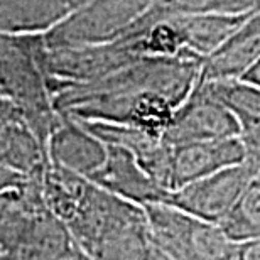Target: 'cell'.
<instances>
[{"label":"cell","mask_w":260,"mask_h":260,"mask_svg":"<svg viewBox=\"0 0 260 260\" xmlns=\"http://www.w3.org/2000/svg\"><path fill=\"white\" fill-rule=\"evenodd\" d=\"M203 58H144L98 80L63 88L54 108L76 122L137 128L162 139L176 110L201 78Z\"/></svg>","instance_id":"obj_1"},{"label":"cell","mask_w":260,"mask_h":260,"mask_svg":"<svg viewBox=\"0 0 260 260\" xmlns=\"http://www.w3.org/2000/svg\"><path fill=\"white\" fill-rule=\"evenodd\" d=\"M0 95L19 108L48 150L49 139L63 125L64 117L51 100L44 36H0Z\"/></svg>","instance_id":"obj_2"},{"label":"cell","mask_w":260,"mask_h":260,"mask_svg":"<svg viewBox=\"0 0 260 260\" xmlns=\"http://www.w3.org/2000/svg\"><path fill=\"white\" fill-rule=\"evenodd\" d=\"M68 228L48 210L27 178L0 200V260H70L80 255Z\"/></svg>","instance_id":"obj_3"},{"label":"cell","mask_w":260,"mask_h":260,"mask_svg":"<svg viewBox=\"0 0 260 260\" xmlns=\"http://www.w3.org/2000/svg\"><path fill=\"white\" fill-rule=\"evenodd\" d=\"M157 245L174 260H238V243L218 225L166 205L142 206Z\"/></svg>","instance_id":"obj_4"},{"label":"cell","mask_w":260,"mask_h":260,"mask_svg":"<svg viewBox=\"0 0 260 260\" xmlns=\"http://www.w3.org/2000/svg\"><path fill=\"white\" fill-rule=\"evenodd\" d=\"M149 2H81L49 34L44 36L48 49H75L102 46L117 39Z\"/></svg>","instance_id":"obj_5"},{"label":"cell","mask_w":260,"mask_h":260,"mask_svg":"<svg viewBox=\"0 0 260 260\" xmlns=\"http://www.w3.org/2000/svg\"><path fill=\"white\" fill-rule=\"evenodd\" d=\"M253 174L245 166H233L184 188L169 191L162 205L201 221L220 226L240 200Z\"/></svg>","instance_id":"obj_6"},{"label":"cell","mask_w":260,"mask_h":260,"mask_svg":"<svg viewBox=\"0 0 260 260\" xmlns=\"http://www.w3.org/2000/svg\"><path fill=\"white\" fill-rule=\"evenodd\" d=\"M240 125L235 117L211 95L206 81L200 78L193 91L176 110L168 130L162 135L169 147L194 142L235 139Z\"/></svg>","instance_id":"obj_7"},{"label":"cell","mask_w":260,"mask_h":260,"mask_svg":"<svg viewBox=\"0 0 260 260\" xmlns=\"http://www.w3.org/2000/svg\"><path fill=\"white\" fill-rule=\"evenodd\" d=\"M240 164H243V149L238 137L176 145L171 147L168 189L176 191Z\"/></svg>","instance_id":"obj_8"},{"label":"cell","mask_w":260,"mask_h":260,"mask_svg":"<svg viewBox=\"0 0 260 260\" xmlns=\"http://www.w3.org/2000/svg\"><path fill=\"white\" fill-rule=\"evenodd\" d=\"M105 162L86 179L98 188L139 206L162 205L169 191L150 179L128 150L108 144H105Z\"/></svg>","instance_id":"obj_9"},{"label":"cell","mask_w":260,"mask_h":260,"mask_svg":"<svg viewBox=\"0 0 260 260\" xmlns=\"http://www.w3.org/2000/svg\"><path fill=\"white\" fill-rule=\"evenodd\" d=\"M46 150L20 110L9 100H0V168L29 178L46 162Z\"/></svg>","instance_id":"obj_10"},{"label":"cell","mask_w":260,"mask_h":260,"mask_svg":"<svg viewBox=\"0 0 260 260\" xmlns=\"http://www.w3.org/2000/svg\"><path fill=\"white\" fill-rule=\"evenodd\" d=\"M260 59V9L253 12L230 39L203 61L205 81L240 80Z\"/></svg>","instance_id":"obj_11"},{"label":"cell","mask_w":260,"mask_h":260,"mask_svg":"<svg viewBox=\"0 0 260 260\" xmlns=\"http://www.w3.org/2000/svg\"><path fill=\"white\" fill-rule=\"evenodd\" d=\"M80 5L81 2H0V36L51 30Z\"/></svg>","instance_id":"obj_12"},{"label":"cell","mask_w":260,"mask_h":260,"mask_svg":"<svg viewBox=\"0 0 260 260\" xmlns=\"http://www.w3.org/2000/svg\"><path fill=\"white\" fill-rule=\"evenodd\" d=\"M220 228L230 240L237 243L260 240V173L250 179L240 200Z\"/></svg>","instance_id":"obj_13"},{"label":"cell","mask_w":260,"mask_h":260,"mask_svg":"<svg viewBox=\"0 0 260 260\" xmlns=\"http://www.w3.org/2000/svg\"><path fill=\"white\" fill-rule=\"evenodd\" d=\"M211 95L235 117L238 125L260 120V90L242 80L206 81Z\"/></svg>","instance_id":"obj_14"},{"label":"cell","mask_w":260,"mask_h":260,"mask_svg":"<svg viewBox=\"0 0 260 260\" xmlns=\"http://www.w3.org/2000/svg\"><path fill=\"white\" fill-rule=\"evenodd\" d=\"M238 140L243 149V166L255 176L260 173V120L242 125Z\"/></svg>","instance_id":"obj_15"},{"label":"cell","mask_w":260,"mask_h":260,"mask_svg":"<svg viewBox=\"0 0 260 260\" xmlns=\"http://www.w3.org/2000/svg\"><path fill=\"white\" fill-rule=\"evenodd\" d=\"M25 183H27V178H25V176L0 168V194L7 193V191H12V189L22 188Z\"/></svg>","instance_id":"obj_16"},{"label":"cell","mask_w":260,"mask_h":260,"mask_svg":"<svg viewBox=\"0 0 260 260\" xmlns=\"http://www.w3.org/2000/svg\"><path fill=\"white\" fill-rule=\"evenodd\" d=\"M238 260H260V240L238 243Z\"/></svg>","instance_id":"obj_17"},{"label":"cell","mask_w":260,"mask_h":260,"mask_svg":"<svg viewBox=\"0 0 260 260\" xmlns=\"http://www.w3.org/2000/svg\"><path fill=\"white\" fill-rule=\"evenodd\" d=\"M240 80H242V81H245V83H248V85L255 86L257 90H260V59L250 68V70H248V71L245 73V75H243V76L240 78Z\"/></svg>","instance_id":"obj_18"},{"label":"cell","mask_w":260,"mask_h":260,"mask_svg":"<svg viewBox=\"0 0 260 260\" xmlns=\"http://www.w3.org/2000/svg\"><path fill=\"white\" fill-rule=\"evenodd\" d=\"M145 260H174V258L171 257L166 250H162V248H160L152 238L150 247H149V252H147V258H145Z\"/></svg>","instance_id":"obj_19"},{"label":"cell","mask_w":260,"mask_h":260,"mask_svg":"<svg viewBox=\"0 0 260 260\" xmlns=\"http://www.w3.org/2000/svg\"><path fill=\"white\" fill-rule=\"evenodd\" d=\"M7 193H9V191H7ZM5 193H2V194H0V200H2V196H4Z\"/></svg>","instance_id":"obj_20"}]
</instances>
